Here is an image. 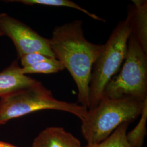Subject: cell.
<instances>
[{"mask_svg": "<svg viewBox=\"0 0 147 147\" xmlns=\"http://www.w3.org/2000/svg\"><path fill=\"white\" fill-rule=\"evenodd\" d=\"M8 2L21 3L26 5H42L50 7H64L76 9L88 16L90 18L98 20L105 22L106 20L96 14L89 12L87 10L82 8L75 2L69 0H11Z\"/></svg>", "mask_w": 147, "mask_h": 147, "instance_id": "10", "label": "cell"}, {"mask_svg": "<svg viewBox=\"0 0 147 147\" xmlns=\"http://www.w3.org/2000/svg\"><path fill=\"white\" fill-rule=\"evenodd\" d=\"M134 5L127 12L131 34L147 53V1L132 0Z\"/></svg>", "mask_w": 147, "mask_h": 147, "instance_id": "9", "label": "cell"}, {"mask_svg": "<svg viewBox=\"0 0 147 147\" xmlns=\"http://www.w3.org/2000/svg\"><path fill=\"white\" fill-rule=\"evenodd\" d=\"M140 116L141 119L136 126L126 134L127 142L132 147H142L144 143L147 134V100L144 102Z\"/></svg>", "mask_w": 147, "mask_h": 147, "instance_id": "12", "label": "cell"}, {"mask_svg": "<svg viewBox=\"0 0 147 147\" xmlns=\"http://www.w3.org/2000/svg\"><path fill=\"white\" fill-rule=\"evenodd\" d=\"M44 110L71 113L83 121L88 109L78 103L56 99L52 92L38 81L31 86L0 98V126L13 119Z\"/></svg>", "mask_w": 147, "mask_h": 147, "instance_id": "2", "label": "cell"}, {"mask_svg": "<svg viewBox=\"0 0 147 147\" xmlns=\"http://www.w3.org/2000/svg\"><path fill=\"white\" fill-rule=\"evenodd\" d=\"M31 147H82L81 142L61 127H47L34 140Z\"/></svg>", "mask_w": 147, "mask_h": 147, "instance_id": "8", "label": "cell"}, {"mask_svg": "<svg viewBox=\"0 0 147 147\" xmlns=\"http://www.w3.org/2000/svg\"><path fill=\"white\" fill-rule=\"evenodd\" d=\"M146 100L103 97L95 107L88 110L86 117L81 121V130L87 144L101 142L122 123L135 121L141 115Z\"/></svg>", "mask_w": 147, "mask_h": 147, "instance_id": "3", "label": "cell"}, {"mask_svg": "<svg viewBox=\"0 0 147 147\" xmlns=\"http://www.w3.org/2000/svg\"><path fill=\"white\" fill-rule=\"evenodd\" d=\"M103 97L147 100V53L131 34L122 67L106 86Z\"/></svg>", "mask_w": 147, "mask_h": 147, "instance_id": "5", "label": "cell"}, {"mask_svg": "<svg viewBox=\"0 0 147 147\" xmlns=\"http://www.w3.org/2000/svg\"><path fill=\"white\" fill-rule=\"evenodd\" d=\"M131 34L127 16L120 21L109 38L95 62L90 76L89 88V106L94 108L103 98L106 86L118 72L126 57L127 43Z\"/></svg>", "mask_w": 147, "mask_h": 147, "instance_id": "4", "label": "cell"}, {"mask_svg": "<svg viewBox=\"0 0 147 147\" xmlns=\"http://www.w3.org/2000/svg\"><path fill=\"white\" fill-rule=\"evenodd\" d=\"M82 26V20H76L56 27L49 42L55 57L68 70L77 86L78 104L88 109L92 70L103 44L87 40Z\"/></svg>", "mask_w": 147, "mask_h": 147, "instance_id": "1", "label": "cell"}, {"mask_svg": "<svg viewBox=\"0 0 147 147\" xmlns=\"http://www.w3.org/2000/svg\"><path fill=\"white\" fill-rule=\"evenodd\" d=\"M38 81L37 80L22 73L21 67L18 59H16L9 67L0 72V98L29 87Z\"/></svg>", "mask_w": 147, "mask_h": 147, "instance_id": "7", "label": "cell"}, {"mask_svg": "<svg viewBox=\"0 0 147 147\" xmlns=\"http://www.w3.org/2000/svg\"><path fill=\"white\" fill-rule=\"evenodd\" d=\"M0 147H16V146H14L11 144H10L9 143L7 142H3L0 141Z\"/></svg>", "mask_w": 147, "mask_h": 147, "instance_id": "15", "label": "cell"}, {"mask_svg": "<svg viewBox=\"0 0 147 147\" xmlns=\"http://www.w3.org/2000/svg\"><path fill=\"white\" fill-rule=\"evenodd\" d=\"M52 57L47 56L41 53H32L26 54L19 58L20 60L21 68L34 65L51 59Z\"/></svg>", "mask_w": 147, "mask_h": 147, "instance_id": "14", "label": "cell"}, {"mask_svg": "<svg viewBox=\"0 0 147 147\" xmlns=\"http://www.w3.org/2000/svg\"><path fill=\"white\" fill-rule=\"evenodd\" d=\"M130 124L129 122L122 123L105 140L98 143L87 144L84 147H132L126 138Z\"/></svg>", "mask_w": 147, "mask_h": 147, "instance_id": "11", "label": "cell"}, {"mask_svg": "<svg viewBox=\"0 0 147 147\" xmlns=\"http://www.w3.org/2000/svg\"><path fill=\"white\" fill-rule=\"evenodd\" d=\"M10 38L16 47L18 59L30 53H39L56 58L49 39L42 37L25 24L6 14H0V37Z\"/></svg>", "mask_w": 147, "mask_h": 147, "instance_id": "6", "label": "cell"}, {"mask_svg": "<svg viewBox=\"0 0 147 147\" xmlns=\"http://www.w3.org/2000/svg\"><path fill=\"white\" fill-rule=\"evenodd\" d=\"M64 69L63 64L57 59L51 58L34 65L21 68V72L24 75L30 74H50L58 73Z\"/></svg>", "mask_w": 147, "mask_h": 147, "instance_id": "13", "label": "cell"}]
</instances>
